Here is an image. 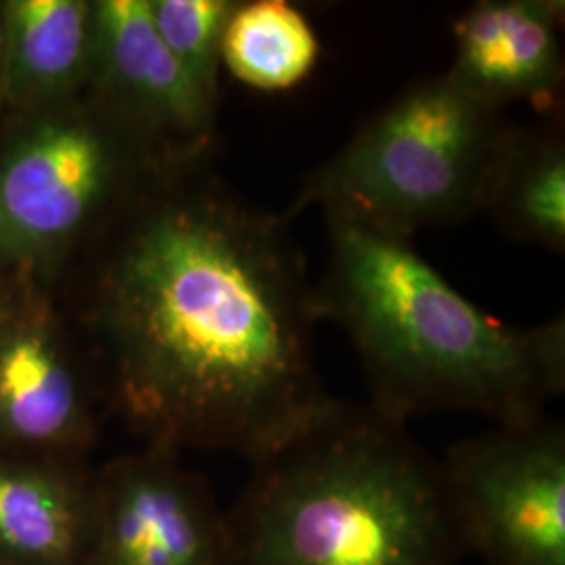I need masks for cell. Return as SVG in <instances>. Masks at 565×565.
Segmentation results:
<instances>
[{"label": "cell", "mask_w": 565, "mask_h": 565, "mask_svg": "<svg viewBox=\"0 0 565 565\" xmlns=\"http://www.w3.org/2000/svg\"><path fill=\"white\" fill-rule=\"evenodd\" d=\"M82 565H233L231 522L179 452L145 446L93 473Z\"/></svg>", "instance_id": "obj_8"}, {"label": "cell", "mask_w": 565, "mask_h": 565, "mask_svg": "<svg viewBox=\"0 0 565 565\" xmlns=\"http://www.w3.org/2000/svg\"><path fill=\"white\" fill-rule=\"evenodd\" d=\"M95 0H2V86L9 114L78 99L90 78Z\"/></svg>", "instance_id": "obj_11"}, {"label": "cell", "mask_w": 565, "mask_h": 565, "mask_svg": "<svg viewBox=\"0 0 565 565\" xmlns=\"http://www.w3.org/2000/svg\"><path fill=\"white\" fill-rule=\"evenodd\" d=\"M158 36L212 102L221 103V49L237 0H147Z\"/></svg>", "instance_id": "obj_15"}, {"label": "cell", "mask_w": 565, "mask_h": 565, "mask_svg": "<svg viewBox=\"0 0 565 565\" xmlns=\"http://www.w3.org/2000/svg\"><path fill=\"white\" fill-rule=\"evenodd\" d=\"M170 162L86 93L0 128V275L57 279L142 177Z\"/></svg>", "instance_id": "obj_5"}, {"label": "cell", "mask_w": 565, "mask_h": 565, "mask_svg": "<svg viewBox=\"0 0 565 565\" xmlns=\"http://www.w3.org/2000/svg\"><path fill=\"white\" fill-rule=\"evenodd\" d=\"M486 212L507 237L565 249V139L562 124L513 126L486 182Z\"/></svg>", "instance_id": "obj_13"}, {"label": "cell", "mask_w": 565, "mask_h": 565, "mask_svg": "<svg viewBox=\"0 0 565 565\" xmlns=\"http://www.w3.org/2000/svg\"><path fill=\"white\" fill-rule=\"evenodd\" d=\"M289 223L237 193L212 156L170 160L76 256L107 398L147 446L254 461L333 401Z\"/></svg>", "instance_id": "obj_1"}, {"label": "cell", "mask_w": 565, "mask_h": 565, "mask_svg": "<svg viewBox=\"0 0 565 565\" xmlns=\"http://www.w3.org/2000/svg\"><path fill=\"white\" fill-rule=\"evenodd\" d=\"M329 264L315 287L361 356L371 404L408 422L424 413H471L494 424L545 415L565 390L564 315L509 327L469 302L411 239L324 214Z\"/></svg>", "instance_id": "obj_2"}, {"label": "cell", "mask_w": 565, "mask_h": 565, "mask_svg": "<svg viewBox=\"0 0 565 565\" xmlns=\"http://www.w3.org/2000/svg\"><path fill=\"white\" fill-rule=\"evenodd\" d=\"M95 403L51 282L0 275V450L82 463L97 434Z\"/></svg>", "instance_id": "obj_7"}, {"label": "cell", "mask_w": 565, "mask_h": 565, "mask_svg": "<svg viewBox=\"0 0 565 565\" xmlns=\"http://www.w3.org/2000/svg\"><path fill=\"white\" fill-rule=\"evenodd\" d=\"M7 118V107H4V86H2V46H0V128L2 121Z\"/></svg>", "instance_id": "obj_16"}, {"label": "cell", "mask_w": 565, "mask_h": 565, "mask_svg": "<svg viewBox=\"0 0 565 565\" xmlns=\"http://www.w3.org/2000/svg\"><path fill=\"white\" fill-rule=\"evenodd\" d=\"M321 41L306 13L285 0L237 2L226 21L221 60L249 88H296L317 67Z\"/></svg>", "instance_id": "obj_14"}, {"label": "cell", "mask_w": 565, "mask_h": 565, "mask_svg": "<svg viewBox=\"0 0 565 565\" xmlns=\"http://www.w3.org/2000/svg\"><path fill=\"white\" fill-rule=\"evenodd\" d=\"M233 565H452L443 465L375 404L331 401L252 461Z\"/></svg>", "instance_id": "obj_3"}, {"label": "cell", "mask_w": 565, "mask_h": 565, "mask_svg": "<svg viewBox=\"0 0 565 565\" xmlns=\"http://www.w3.org/2000/svg\"><path fill=\"white\" fill-rule=\"evenodd\" d=\"M509 128L446 74L415 81L303 181L285 218L321 205L403 239L463 223L482 212Z\"/></svg>", "instance_id": "obj_4"}, {"label": "cell", "mask_w": 565, "mask_h": 565, "mask_svg": "<svg viewBox=\"0 0 565 565\" xmlns=\"http://www.w3.org/2000/svg\"><path fill=\"white\" fill-rule=\"evenodd\" d=\"M440 465L463 546L488 565H565L564 425H497Z\"/></svg>", "instance_id": "obj_6"}, {"label": "cell", "mask_w": 565, "mask_h": 565, "mask_svg": "<svg viewBox=\"0 0 565 565\" xmlns=\"http://www.w3.org/2000/svg\"><path fill=\"white\" fill-rule=\"evenodd\" d=\"M562 0H480L455 25L446 76L469 97L505 111L530 103L545 116L562 107L565 61Z\"/></svg>", "instance_id": "obj_10"}, {"label": "cell", "mask_w": 565, "mask_h": 565, "mask_svg": "<svg viewBox=\"0 0 565 565\" xmlns=\"http://www.w3.org/2000/svg\"><path fill=\"white\" fill-rule=\"evenodd\" d=\"M86 95L163 160L212 156L221 103L166 49L147 0H95Z\"/></svg>", "instance_id": "obj_9"}, {"label": "cell", "mask_w": 565, "mask_h": 565, "mask_svg": "<svg viewBox=\"0 0 565 565\" xmlns=\"http://www.w3.org/2000/svg\"><path fill=\"white\" fill-rule=\"evenodd\" d=\"M90 482L82 463L0 450V565H82Z\"/></svg>", "instance_id": "obj_12"}]
</instances>
